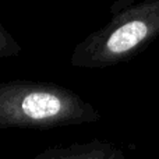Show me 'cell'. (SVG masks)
<instances>
[{"label": "cell", "mask_w": 159, "mask_h": 159, "mask_svg": "<svg viewBox=\"0 0 159 159\" xmlns=\"http://www.w3.org/2000/svg\"><path fill=\"white\" fill-rule=\"evenodd\" d=\"M101 113L74 91L52 82L11 80L0 85V129L49 130L96 123Z\"/></svg>", "instance_id": "obj_1"}, {"label": "cell", "mask_w": 159, "mask_h": 159, "mask_svg": "<svg viewBox=\"0 0 159 159\" xmlns=\"http://www.w3.org/2000/svg\"><path fill=\"white\" fill-rule=\"evenodd\" d=\"M159 38V0H141L115 14L105 27L75 45V69H106L131 60Z\"/></svg>", "instance_id": "obj_2"}, {"label": "cell", "mask_w": 159, "mask_h": 159, "mask_svg": "<svg viewBox=\"0 0 159 159\" xmlns=\"http://www.w3.org/2000/svg\"><path fill=\"white\" fill-rule=\"evenodd\" d=\"M116 145L107 141L92 140L84 144L49 148L30 159H109Z\"/></svg>", "instance_id": "obj_3"}, {"label": "cell", "mask_w": 159, "mask_h": 159, "mask_svg": "<svg viewBox=\"0 0 159 159\" xmlns=\"http://www.w3.org/2000/svg\"><path fill=\"white\" fill-rule=\"evenodd\" d=\"M21 52L22 48L18 45V42L6 30L4 25L0 24V57H17Z\"/></svg>", "instance_id": "obj_4"}, {"label": "cell", "mask_w": 159, "mask_h": 159, "mask_svg": "<svg viewBox=\"0 0 159 159\" xmlns=\"http://www.w3.org/2000/svg\"><path fill=\"white\" fill-rule=\"evenodd\" d=\"M138 0H115L113 2V4L110 6V13H113V16L117 13H120L121 10H124V8L130 7V6L135 4Z\"/></svg>", "instance_id": "obj_5"}, {"label": "cell", "mask_w": 159, "mask_h": 159, "mask_svg": "<svg viewBox=\"0 0 159 159\" xmlns=\"http://www.w3.org/2000/svg\"><path fill=\"white\" fill-rule=\"evenodd\" d=\"M109 159H126V155H124L123 149H121V148H117V147H116V149L113 151V154L110 155Z\"/></svg>", "instance_id": "obj_6"}]
</instances>
